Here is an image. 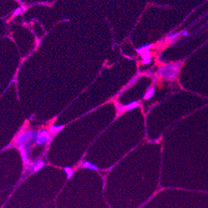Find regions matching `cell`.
Listing matches in <instances>:
<instances>
[{
    "label": "cell",
    "mask_w": 208,
    "mask_h": 208,
    "mask_svg": "<svg viewBox=\"0 0 208 208\" xmlns=\"http://www.w3.org/2000/svg\"><path fill=\"white\" fill-rule=\"evenodd\" d=\"M38 132L33 129L23 130L15 139V144L18 149L30 150V148L36 143V138Z\"/></svg>",
    "instance_id": "cell-1"
},
{
    "label": "cell",
    "mask_w": 208,
    "mask_h": 208,
    "mask_svg": "<svg viewBox=\"0 0 208 208\" xmlns=\"http://www.w3.org/2000/svg\"><path fill=\"white\" fill-rule=\"evenodd\" d=\"M182 64L183 62L180 61L161 66L158 70V75L164 80H175L178 78Z\"/></svg>",
    "instance_id": "cell-2"
},
{
    "label": "cell",
    "mask_w": 208,
    "mask_h": 208,
    "mask_svg": "<svg viewBox=\"0 0 208 208\" xmlns=\"http://www.w3.org/2000/svg\"><path fill=\"white\" fill-rule=\"evenodd\" d=\"M52 134L47 129H41L38 132L36 138V143L38 145H42L47 143L52 138Z\"/></svg>",
    "instance_id": "cell-3"
},
{
    "label": "cell",
    "mask_w": 208,
    "mask_h": 208,
    "mask_svg": "<svg viewBox=\"0 0 208 208\" xmlns=\"http://www.w3.org/2000/svg\"><path fill=\"white\" fill-rule=\"evenodd\" d=\"M45 166V162L43 161H38L31 165L30 171L31 172H36L42 169Z\"/></svg>",
    "instance_id": "cell-4"
},
{
    "label": "cell",
    "mask_w": 208,
    "mask_h": 208,
    "mask_svg": "<svg viewBox=\"0 0 208 208\" xmlns=\"http://www.w3.org/2000/svg\"><path fill=\"white\" fill-rule=\"evenodd\" d=\"M64 126L63 125H51L49 127V131L50 132V133L52 134H56L59 133L64 129Z\"/></svg>",
    "instance_id": "cell-5"
},
{
    "label": "cell",
    "mask_w": 208,
    "mask_h": 208,
    "mask_svg": "<svg viewBox=\"0 0 208 208\" xmlns=\"http://www.w3.org/2000/svg\"><path fill=\"white\" fill-rule=\"evenodd\" d=\"M139 106V103L138 101H132L125 105L124 106V111H131L136 108Z\"/></svg>",
    "instance_id": "cell-6"
},
{
    "label": "cell",
    "mask_w": 208,
    "mask_h": 208,
    "mask_svg": "<svg viewBox=\"0 0 208 208\" xmlns=\"http://www.w3.org/2000/svg\"><path fill=\"white\" fill-rule=\"evenodd\" d=\"M81 166L84 168H85V169H90V170L93 171H96L98 169V167H97L95 164H92V163L87 161L83 162L82 164H81Z\"/></svg>",
    "instance_id": "cell-7"
},
{
    "label": "cell",
    "mask_w": 208,
    "mask_h": 208,
    "mask_svg": "<svg viewBox=\"0 0 208 208\" xmlns=\"http://www.w3.org/2000/svg\"><path fill=\"white\" fill-rule=\"evenodd\" d=\"M154 93H155V89L153 87H150L147 90V91L146 92L145 94H144V99L148 100L150 99L153 96Z\"/></svg>",
    "instance_id": "cell-8"
},
{
    "label": "cell",
    "mask_w": 208,
    "mask_h": 208,
    "mask_svg": "<svg viewBox=\"0 0 208 208\" xmlns=\"http://www.w3.org/2000/svg\"><path fill=\"white\" fill-rule=\"evenodd\" d=\"M151 47H152V46H151L150 45H147L143 46V47L139 48L138 50H137V52H138L139 54H140L141 55H142L143 54L146 53V52H149V50H150Z\"/></svg>",
    "instance_id": "cell-9"
},
{
    "label": "cell",
    "mask_w": 208,
    "mask_h": 208,
    "mask_svg": "<svg viewBox=\"0 0 208 208\" xmlns=\"http://www.w3.org/2000/svg\"><path fill=\"white\" fill-rule=\"evenodd\" d=\"M64 171L66 172V175H67V178L68 180L71 179L72 178V176H73V168L70 167H66L64 168Z\"/></svg>",
    "instance_id": "cell-10"
},
{
    "label": "cell",
    "mask_w": 208,
    "mask_h": 208,
    "mask_svg": "<svg viewBox=\"0 0 208 208\" xmlns=\"http://www.w3.org/2000/svg\"><path fill=\"white\" fill-rule=\"evenodd\" d=\"M115 107H116L117 112H118V115H120V114L122 113L123 111H124V106L120 104V103H115Z\"/></svg>",
    "instance_id": "cell-11"
},
{
    "label": "cell",
    "mask_w": 208,
    "mask_h": 208,
    "mask_svg": "<svg viewBox=\"0 0 208 208\" xmlns=\"http://www.w3.org/2000/svg\"><path fill=\"white\" fill-rule=\"evenodd\" d=\"M138 77H137V76H136V77H134V78H132L131 80L130 81V82H129V84H128L126 86L125 89H127V88H128V87H130V86L134 84L135 83L138 81Z\"/></svg>",
    "instance_id": "cell-12"
},
{
    "label": "cell",
    "mask_w": 208,
    "mask_h": 208,
    "mask_svg": "<svg viewBox=\"0 0 208 208\" xmlns=\"http://www.w3.org/2000/svg\"><path fill=\"white\" fill-rule=\"evenodd\" d=\"M151 62H152V59H151V57L143 59L142 62H143V64H145V65H147V64H150Z\"/></svg>",
    "instance_id": "cell-13"
},
{
    "label": "cell",
    "mask_w": 208,
    "mask_h": 208,
    "mask_svg": "<svg viewBox=\"0 0 208 208\" xmlns=\"http://www.w3.org/2000/svg\"><path fill=\"white\" fill-rule=\"evenodd\" d=\"M178 36V34H175V35H172V36H170V39L171 40L174 39V38H175L176 37H177Z\"/></svg>",
    "instance_id": "cell-14"
},
{
    "label": "cell",
    "mask_w": 208,
    "mask_h": 208,
    "mask_svg": "<svg viewBox=\"0 0 208 208\" xmlns=\"http://www.w3.org/2000/svg\"><path fill=\"white\" fill-rule=\"evenodd\" d=\"M183 36H186V35H187V32H186V31H183Z\"/></svg>",
    "instance_id": "cell-15"
}]
</instances>
